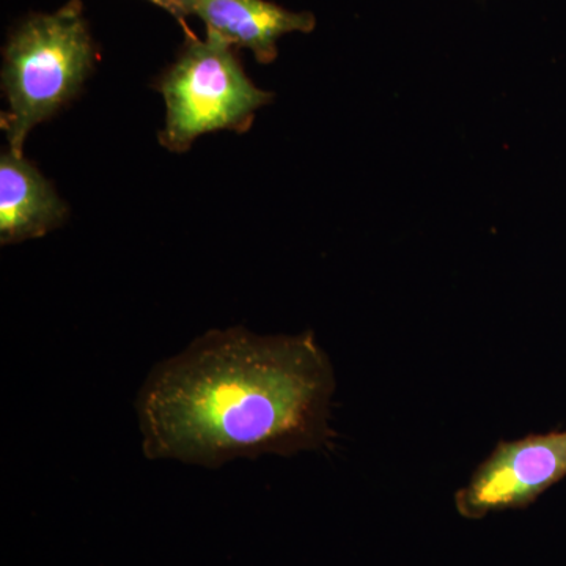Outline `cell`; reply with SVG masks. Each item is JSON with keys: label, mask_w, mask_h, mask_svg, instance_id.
Here are the masks:
<instances>
[{"label": "cell", "mask_w": 566, "mask_h": 566, "mask_svg": "<svg viewBox=\"0 0 566 566\" xmlns=\"http://www.w3.org/2000/svg\"><path fill=\"white\" fill-rule=\"evenodd\" d=\"M335 374L312 331L212 329L151 368L136 398L142 452L221 468L331 449Z\"/></svg>", "instance_id": "1"}, {"label": "cell", "mask_w": 566, "mask_h": 566, "mask_svg": "<svg viewBox=\"0 0 566 566\" xmlns=\"http://www.w3.org/2000/svg\"><path fill=\"white\" fill-rule=\"evenodd\" d=\"M96 62L81 0L54 13H33L11 31L3 48L2 87L9 103L3 132L22 155L29 133L80 93Z\"/></svg>", "instance_id": "2"}, {"label": "cell", "mask_w": 566, "mask_h": 566, "mask_svg": "<svg viewBox=\"0 0 566 566\" xmlns=\"http://www.w3.org/2000/svg\"><path fill=\"white\" fill-rule=\"evenodd\" d=\"M233 48L214 32L207 31L205 40L188 35L177 61L158 82L167 107L159 133L164 148L185 153L205 133H245L255 112L273 102V93L249 80Z\"/></svg>", "instance_id": "3"}, {"label": "cell", "mask_w": 566, "mask_h": 566, "mask_svg": "<svg viewBox=\"0 0 566 566\" xmlns=\"http://www.w3.org/2000/svg\"><path fill=\"white\" fill-rule=\"evenodd\" d=\"M566 476V431L531 434L494 447L455 494L465 520L523 510Z\"/></svg>", "instance_id": "4"}, {"label": "cell", "mask_w": 566, "mask_h": 566, "mask_svg": "<svg viewBox=\"0 0 566 566\" xmlns=\"http://www.w3.org/2000/svg\"><path fill=\"white\" fill-rule=\"evenodd\" d=\"M174 17L200 18L207 31L218 33L233 46L252 51L256 62L268 65L277 59V41L286 33L314 31L316 20L308 11H290L266 0H169Z\"/></svg>", "instance_id": "5"}, {"label": "cell", "mask_w": 566, "mask_h": 566, "mask_svg": "<svg viewBox=\"0 0 566 566\" xmlns=\"http://www.w3.org/2000/svg\"><path fill=\"white\" fill-rule=\"evenodd\" d=\"M50 181L33 164L13 151L0 158V241L22 243L44 237L61 226L66 216Z\"/></svg>", "instance_id": "6"}, {"label": "cell", "mask_w": 566, "mask_h": 566, "mask_svg": "<svg viewBox=\"0 0 566 566\" xmlns=\"http://www.w3.org/2000/svg\"><path fill=\"white\" fill-rule=\"evenodd\" d=\"M148 2L155 3L159 9L169 11L170 14H174L172 6H170L169 0H148Z\"/></svg>", "instance_id": "7"}]
</instances>
